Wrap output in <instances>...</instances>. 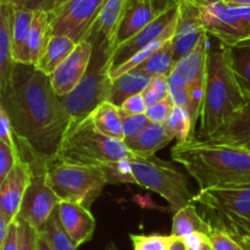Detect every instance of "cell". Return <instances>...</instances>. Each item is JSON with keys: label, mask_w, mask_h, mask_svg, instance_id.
<instances>
[{"label": "cell", "mask_w": 250, "mask_h": 250, "mask_svg": "<svg viewBox=\"0 0 250 250\" xmlns=\"http://www.w3.org/2000/svg\"><path fill=\"white\" fill-rule=\"evenodd\" d=\"M170 250H187V246H186L185 241L182 238H176V237H173Z\"/></svg>", "instance_id": "obj_48"}, {"label": "cell", "mask_w": 250, "mask_h": 250, "mask_svg": "<svg viewBox=\"0 0 250 250\" xmlns=\"http://www.w3.org/2000/svg\"><path fill=\"white\" fill-rule=\"evenodd\" d=\"M15 5L11 0H0V93L11 88L16 63L12 58V27Z\"/></svg>", "instance_id": "obj_17"}, {"label": "cell", "mask_w": 250, "mask_h": 250, "mask_svg": "<svg viewBox=\"0 0 250 250\" xmlns=\"http://www.w3.org/2000/svg\"><path fill=\"white\" fill-rule=\"evenodd\" d=\"M224 46L234 80L248 102L250 99V39Z\"/></svg>", "instance_id": "obj_23"}, {"label": "cell", "mask_w": 250, "mask_h": 250, "mask_svg": "<svg viewBox=\"0 0 250 250\" xmlns=\"http://www.w3.org/2000/svg\"><path fill=\"white\" fill-rule=\"evenodd\" d=\"M77 43L66 36H51L39 58L36 68L50 76L75 50Z\"/></svg>", "instance_id": "obj_25"}, {"label": "cell", "mask_w": 250, "mask_h": 250, "mask_svg": "<svg viewBox=\"0 0 250 250\" xmlns=\"http://www.w3.org/2000/svg\"><path fill=\"white\" fill-rule=\"evenodd\" d=\"M168 250H170V249H168Z\"/></svg>", "instance_id": "obj_54"}, {"label": "cell", "mask_w": 250, "mask_h": 250, "mask_svg": "<svg viewBox=\"0 0 250 250\" xmlns=\"http://www.w3.org/2000/svg\"><path fill=\"white\" fill-rule=\"evenodd\" d=\"M172 160L183 165L199 190L250 185V151L194 138L176 143Z\"/></svg>", "instance_id": "obj_2"}, {"label": "cell", "mask_w": 250, "mask_h": 250, "mask_svg": "<svg viewBox=\"0 0 250 250\" xmlns=\"http://www.w3.org/2000/svg\"><path fill=\"white\" fill-rule=\"evenodd\" d=\"M105 0H68L49 11L51 36H66L76 43L89 36Z\"/></svg>", "instance_id": "obj_11"}, {"label": "cell", "mask_w": 250, "mask_h": 250, "mask_svg": "<svg viewBox=\"0 0 250 250\" xmlns=\"http://www.w3.org/2000/svg\"><path fill=\"white\" fill-rule=\"evenodd\" d=\"M20 222H21L20 250H38L37 248V229H33L28 222L23 221L21 217H20Z\"/></svg>", "instance_id": "obj_39"}, {"label": "cell", "mask_w": 250, "mask_h": 250, "mask_svg": "<svg viewBox=\"0 0 250 250\" xmlns=\"http://www.w3.org/2000/svg\"><path fill=\"white\" fill-rule=\"evenodd\" d=\"M224 4L233 7H248L250 6V0H221Z\"/></svg>", "instance_id": "obj_47"}, {"label": "cell", "mask_w": 250, "mask_h": 250, "mask_svg": "<svg viewBox=\"0 0 250 250\" xmlns=\"http://www.w3.org/2000/svg\"><path fill=\"white\" fill-rule=\"evenodd\" d=\"M104 250H119L117 247L115 246V243H109L106 247H105Z\"/></svg>", "instance_id": "obj_51"}, {"label": "cell", "mask_w": 250, "mask_h": 250, "mask_svg": "<svg viewBox=\"0 0 250 250\" xmlns=\"http://www.w3.org/2000/svg\"><path fill=\"white\" fill-rule=\"evenodd\" d=\"M92 55V41L83 39L77 44L72 54L49 76L51 87L59 98L70 94L77 87L89 67Z\"/></svg>", "instance_id": "obj_13"}, {"label": "cell", "mask_w": 250, "mask_h": 250, "mask_svg": "<svg viewBox=\"0 0 250 250\" xmlns=\"http://www.w3.org/2000/svg\"><path fill=\"white\" fill-rule=\"evenodd\" d=\"M21 159L31 167V182L24 194L19 216L39 231L61 200L49 186L48 171L50 164L33 154Z\"/></svg>", "instance_id": "obj_10"}, {"label": "cell", "mask_w": 250, "mask_h": 250, "mask_svg": "<svg viewBox=\"0 0 250 250\" xmlns=\"http://www.w3.org/2000/svg\"><path fill=\"white\" fill-rule=\"evenodd\" d=\"M48 182L59 199L77 203L88 209L109 185L104 168L60 161H54L49 166Z\"/></svg>", "instance_id": "obj_7"}, {"label": "cell", "mask_w": 250, "mask_h": 250, "mask_svg": "<svg viewBox=\"0 0 250 250\" xmlns=\"http://www.w3.org/2000/svg\"><path fill=\"white\" fill-rule=\"evenodd\" d=\"M151 78L153 77L150 75L138 70L124 73L112 81L109 102L121 107L128 98L143 93L150 83Z\"/></svg>", "instance_id": "obj_24"}, {"label": "cell", "mask_w": 250, "mask_h": 250, "mask_svg": "<svg viewBox=\"0 0 250 250\" xmlns=\"http://www.w3.org/2000/svg\"><path fill=\"white\" fill-rule=\"evenodd\" d=\"M17 160H19L17 149L0 141V183L6 178L10 171L15 167Z\"/></svg>", "instance_id": "obj_36"}, {"label": "cell", "mask_w": 250, "mask_h": 250, "mask_svg": "<svg viewBox=\"0 0 250 250\" xmlns=\"http://www.w3.org/2000/svg\"><path fill=\"white\" fill-rule=\"evenodd\" d=\"M89 116L95 128L104 136L116 141H125L121 109L119 106L110 102H105L100 104Z\"/></svg>", "instance_id": "obj_27"}, {"label": "cell", "mask_w": 250, "mask_h": 250, "mask_svg": "<svg viewBox=\"0 0 250 250\" xmlns=\"http://www.w3.org/2000/svg\"><path fill=\"white\" fill-rule=\"evenodd\" d=\"M34 19V11L23 9V7L15 6L14 27H12V58L16 63V59L19 58L22 50L29 28Z\"/></svg>", "instance_id": "obj_31"}, {"label": "cell", "mask_w": 250, "mask_h": 250, "mask_svg": "<svg viewBox=\"0 0 250 250\" xmlns=\"http://www.w3.org/2000/svg\"><path fill=\"white\" fill-rule=\"evenodd\" d=\"M178 14H180V2L175 6L167 9L166 11L161 12L154 21H151L148 26H146L142 31H139L136 36L132 37L129 41H127L122 45L117 46L114 50V54H112L111 68L126 62L128 59L136 55L138 51L146 48L151 43H154L156 39L160 38L164 32L168 28V26L172 23L173 20L177 17Z\"/></svg>", "instance_id": "obj_16"}, {"label": "cell", "mask_w": 250, "mask_h": 250, "mask_svg": "<svg viewBox=\"0 0 250 250\" xmlns=\"http://www.w3.org/2000/svg\"><path fill=\"white\" fill-rule=\"evenodd\" d=\"M203 27L210 37L224 45L250 39V6L233 7L221 0H195Z\"/></svg>", "instance_id": "obj_9"}, {"label": "cell", "mask_w": 250, "mask_h": 250, "mask_svg": "<svg viewBox=\"0 0 250 250\" xmlns=\"http://www.w3.org/2000/svg\"><path fill=\"white\" fill-rule=\"evenodd\" d=\"M41 232H43L45 234V237L48 238L49 243L51 244L54 250H77L78 247L76 246L75 242L71 239V237L68 236L67 232L65 231V229L62 227V224L60 221V217H59V211L58 208L55 209V211L51 214V216L49 217L48 221L44 224V226L39 229Z\"/></svg>", "instance_id": "obj_30"}, {"label": "cell", "mask_w": 250, "mask_h": 250, "mask_svg": "<svg viewBox=\"0 0 250 250\" xmlns=\"http://www.w3.org/2000/svg\"><path fill=\"white\" fill-rule=\"evenodd\" d=\"M176 65L175 49H173V38L168 41L161 49L154 53L146 61L134 70L143 71L151 77L159 75L170 76Z\"/></svg>", "instance_id": "obj_28"}, {"label": "cell", "mask_w": 250, "mask_h": 250, "mask_svg": "<svg viewBox=\"0 0 250 250\" xmlns=\"http://www.w3.org/2000/svg\"><path fill=\"white\" fill-rule=\"evenodd\" d=\"M173 107H175V103L172 102L170 97L167 99L163 100V102H159L156 104L148 106L146 111V116L153 124H165L166 120L168 119V116L172 112Z\"/></svg>", "instance_id": "obj_37"}, {"label": "cell", "mask_w": 250, "mask_h": 250, "mask_svg": "<svg viewBox=\"0 0 250 250\" xmlns=\"http://www.w3.org/2000/svg\"><path fill=\"white\" fill-rule=\"evenodd\" d=\"M178 2H180V0H153L154 7H155V10L159 14L166 11V10L170 9V7L175 6Z\"/></svg>", "instance_id": "obj_44"}, {"label": "cell", "mask_w": 250, "mask_h": 250, "mask_svg": "<svg viewBox=\"0 0 250 250\" xmlns=\"http://www.w3.org/2000/svg\"><path fill=\"white\" fill-rule=\"evenodd\" d=\"M211 229V225L198 214L194 203L173 214L171 236L176 238H185L192 233H203L209 236Z\"/></svg>", "instance_id": "obj_26"}, {"label": "cell", "mask_w": 250, "mask_h": 250, "mask_svg": "<svg viewBox=\"0 0 250 250\" xmlns=\"http://www.w3.org/2000/svg\"><path fill=\"white\" fill-rule=\"evenodd\" d=\"M37 248L38 250H54L45 234L41 231H37Z\"/></svg>", "instance_id": "obj_45"}, {"label": "cell", "mask_w": 250, "mask_h": 250, "mask_svg": "<svg viewBox=\"0 0 250 250\" xmlns=\"http://www.w3.org/2000/svg\"><path fill=\"white\" fill-rule=\"evenodd\" d=\"M0 104L11 120L17 153L34 154L53 164L71 117L49 76L34 66L16 63L12 85L0 93Z\"/></svg>", "instance_id": "obj_1"}, {"label": "cell", "mask_w": 250, "mask_h": 250, "mask_svg": "<svg viewBox=\"0 0 250 250\" xmlns=\"http://www.w3.org/2000/svg\"><path fill=\"white\" fill-rule=\"evenodd\" d=\"M120 109L124 114L127 115H146L148 105H146L143 94L141 93V94H136L128 98Z\"/></svg>", "instance_id": "obj_40"}, {"label": "cell", "mask_w": 250, "mask_h": 250, "mask_svg": "<svg viewBox=\"0 0 250 250\" xmlns=\"http://www.w3.org/2000/svg\"><path fill=\"white\" fill-rule=\"evenodd\" d=\"M226 231H229V233L233 234H242V236L250 237V221L238 225V226L233 227V229H226Z\"/></svg>", "instance_id": "obj_46"}, {"label": "cell", "mask_w": 250, "mask_h": 250, "mask_svg": "<svg viewBox=\"0 0 250 250\" xmlns=\"http://www.w3.org/2000/svg\"><path fill=\"white\" fill-rule=\"evenodd\" d=\"M133 250H168L172 244L173 237L161 234H129Z\"/></svg>", "instance_id": "obj_32"}, {"label": "cell", "mask_w": 250, "mask_h": 250, "mask_svg": "<svg viewBox=\"0 0 250 250\" xmlns=\"http://www.w3.org/2000/svg\"><path fill=\"white\" fill-rule=\"evenodd\" d=\"M182 239L185 241L187 248H190L193 250H200V248H202L205 243L209 242V236L203 233H192Z\"/></svg>", "instance_id": "obj_43"}, {"label": "cell", "mask_w": 250, "mask_h": 250, "mask_svg": "<svg viewBox=\"0 0 250 250\" xmlns=\"http://www.w3.org/2000/svg\"><path fill=\"white\" fill-rule=\"evenodd\" d=\"M93 43V55L89 67L77 87L65 97L59 98L70 115L71 122L89 116L100 104L109 102L111 90L112 54L114 50L103 37L89 34Z\"/></svg>", "instance_id": "obj_5"}, {"label": "cell", "mask_w": 250, "mask_h": 250, "mask_svg": "<svg viewBox=\"0 0 250 250\" xmlns=\"http://www.w3.org/2000/svg\"><path fill=\"white\" fill-rule=\"evenodd\" d=\"M133 156L136 155L125 142L104 136L88 116L71 122L59 146L55 161L105 168Z\"/></svg>", "instance_id": "obj_4"}, {"label": "cell", "mask_w": 250, "mask_h": 250, "mask_svg": "<svg viewBox=\"0 0 250 250\" xmlns=\"http://www.w3.org/2000/svg\"><path fill=\"white\" fill-rule=\"evenodd\" d=\"M229 232V231H227ZM232 236H234L237 238V241L239 242V243L243 246V248L246 250H250V237H247V236H242V234H233L231 233Z\"/></svg>", "instance_id": "obj_49"}, {"label": "cell", "mask_w": 250, "mask_h": 250, "mask_svg": "<svg viewBox=\"0 0 250 250\" xmlns=\"http://www.w3.org/2000/svg\"><path fill=\"white\" fill-rule=\"evenodd\" d=\"M0 141L9 144L12 148L17 149L16 143H15V134L11 120H10L6 109L1 104H0Z\"/></svg>", "instance_id": "obj_38"}, {"label": "cell", "mask_w": 250, "mask_h": 250, "mask_svg": "<svg viewBox=\"0 0 250 250\" xmlns=\"http://www.w3.org/2000/svg\"><path fill=\"white\" fill-rule=\"evenodd\" d=\"M132 175L136 185L153 190L170 204L173 214L192 204L194 194L189 188L187 176L168 161L156 158L133 156L129 159Z\"/></svg>", "instance_id": "obj_6"}, {"label": "cell", "mask_w": 250, "mask_h": 250, "mask_svg": "<svg viewBox=\"0 0 250 250\" xmlns=\"http://www.w3.org/2000/svg\"><path fill=\"white\" fill-rule=\"evenodd\" d=\"M51 37L50 16L48 11H36L28 36L24 42L16 63L31 65L36 67L39 58Z\"/></svg>", "instance_id": "obj_20"}, {"label": "cell", "mask_w": 250, "mask_h": 250, "mask_svg": "<svg viewBox=\"0 0 250 250\" xmlns=\"http://www.w3.org/2000/svg\"><path fill=\"white\" fill-rule=\"evenodd\" d=\"M17 7L31 10V11H50L54 0H11Z\"/></svg>", "instance_id": "obj_42"}, {"label": "cell", "mask_w": 250, "mask_h": 250, "mask_svg": "<svg viewBox=\"0 0 250 250\" xmlns=\"http://www.w3.org/2000/svg\"><path fill=\"white\" fill-rule=\"evenodd\" d=\"M20 243H21V222L20 217H17L10 226L5 242L0 244V250H20Z\"/></svg>", "instance_id": "obj_41"}, {"label": "cell", "mask_w": 250, "mask_h": 250, "mask_svg": "<svg viewBox=\"0 0 250 250\" xmlns=\"http://www.w3.org/2000/svg\"><path fill=\"white\" fill-rule=\"evenodd\" d=\"M207 33L200 19V10L195 0H180V19L173 37L175 61L190 53Z\"/></svg>", "instance_id": "obj_15"}, {"label": "cell", "mask_w": 250, "mask_h": 250, "mask_svg": "<svg viewBox=\"0 0 250 250\" xmlns=\"http://www.w3.org/2000/svg\"><path fill=\"white\" fill-rule=\"evenodd\" d=\"M142 94H143L148 106L170 98V85H168L167 76H154L149 85Z\"/></svg>", "instance_id": "obj_33"}, {"label": "cell", "mask_w": 250, "mask_h": 250, "mask_svg": "<svg viewBox=\"0 0 250 250\" xmlns=\"http://www.w3.org/2000/svg\"><path fill=\"white\" fill-rule=\"evenodd\" d=\"M164 125L167 131L172 134L173 138L177 139L178 143L195 138V126L193 124V120L189 112L183 107L175 105L172 112Z\"/></svg>", "instance_id": "obj_29"}, {"label": "cell", "mask_w": 250, "mask_h": 250, "mask_svg": "<svg viewBox=\"0 0 250 250\" xmlns=\"http://www.w3.org/2000/svg\"><path fill=\"white\" fill-rule=\"evenodd\" d=\"M58 211L62 227L76 246L81 247L93 238L95 219L88 208L77 203L61 200L58 205Z\"/></svg>", "instance_id": "obj_18"}, {"label": "cell", "mask_w": 250, "mask_h": 250, "mask_svg": "<svg viewBox=\"0 0 250 250\" xmlns=\"http://www.w3.org/2000/svg\"><path fill=\"white\" fill-rule=\"evenodd\" d=\"M200 250H212L211 246H210V242H208V243H205L204 246H203L202 248H200Z\"/></svg>", "instance_id": "obj_52"}, {"label": "cell", "mask_w": 250, "mask_h": 250, "mask_svg": "<svg viewBox=\"0 0 250 250\" xmlns=\"http://www.w3.org/2000/svg\"><path fill=\"white\" fill-rule=\"evenodd\" d=\"M121 116L125 139L139 136L151 124L150 120L146 115H127L121 111Z\"/></svg>", "instance_id": "obj_35"}, {"label": "cell", "mask_w": 250, "mask_h": 250, "mask_svg": "<svg viewBox=\"0 0 250 250\" xmlns=\"http://www.w3.org/2000/svg\"><path fill=\"white\" fill-rule=\"evenodd\" d=\"M209 242L212 250H246L237 241L236 237L219 227L212 226L209 234Z\"/></svg>", "instance_id": "obj_34"}, {"label": "cell", "mask_w": 250, "mask_h": 250, "mask_svg": "<svg viewBox=\"0 0 250 250\" xmlns=\"http://www.w3.org/2000/svg\"><path fill=\"white\" fill-rule=\"evenodd\" d=\"M247 99L229 68L221 42H210L199 137L209 138L229 117L246 105Z\"/></svg>", "instance_id": "obj_3"}, {"label": "cell", "mask_w": 250, "mask_h": 250, "mask_svg": "<svg viewBox=\"0 0 250 250\" xmlns=\"http://www.w3.org/2000/svg\"><path fill=\"white\" fill-rule=\"evenodd\" d=\"M205 33L200 38L198 45L188 55L176 62L175 68L168 76V80L181 82L188 87L193 104V124L200 120L202 104L204 98L205 80H207L208 53H209L210 39Z\"/></svg>", "instance_id": "obj_12"}, {"label": "cell", "mask_w": 250, "mask_h": 250, "mask_svg": "<svg viewBox=\"0 0 250 250\" xmlns=\"http://www.w3.org/2000/svg\"><path fill=\"white\" fill-rule=\"evenodd\" d=\"M172 139L175 138L167 131L165 125L151 122L139 136L125 139L124 142L136 156L150 158L154 156L156 151L168 146Z\"/></svg>", "instance_id": "obj_21"}, {"label": "cell", "mask_w": 250, "mask_h": 250, "mask_svg": "<svg viewBox=\"0 0 250 250\" xmlns=\"http://www.w3.org/2000/svg\"><path fill=\"white\" fill-rule=\"evenodd\" d=\"M205 141L250 151V99Z\"/></svg>", "instance_id": "obj_19"}, {"label": "cell", "mask_w": 250, "mask_h": 250, "mask_svg": "<svg viewBox=\"0 0 250 250\" xmlns=\"http://www.w3.org/2000/svg\"><path fill=\"white\" fill-rule=\"evenodd\" d=\"M29 182L31 167L19 156L15 167L0 183V214L11 224L19 217Z\"/></svg>", "instance_id": "obj_14"}, {"label": "cell", "mask_w": 250, "mask_h": 250, "mask_svg": "<svg viewBox=\"0 0 250 250\" xmlns=\"http://www.w3.org/2000/svg\"><path fill=\"white\" fill-rule=\"evenodd\" d=\"M187 250H193V249H190V248H187Z\"/></svg>", "instance_id": "obj_53"}, {"label": "cell", "mask_w": 250, "mask_h": 250, "mask_svg": "<svg viewBox=\"0 0 250 250\" xmlns=\"http://www.w3.org/2000/svg\"><path fill=\"white\" fill-rule=\"evenodd\" d=\"M67 1H68V0H54L53 7H51L50 11H53V10H55V9H58V7L62 6V5H65Z\"/></svg>", "instance_id": "obj_50"}, {"label": "cell", "mask_w": 250, "mask_h": 250, "mask_svg": "<svg viewBox=\"0 0 250 250\" xmlns=\"http://www.w3.org/2000/svg\"><path fill=\"white\" fill-rule=\"evenodd\" d=\"M193 203L204 209V219L214 227L231 229L250 221V185L199 190Z\"/></svg>", "instance_id": "obj_8"}, {"label": "cell", "mask_w": 250, "mask_h": 250, "mask_svg": "<svg viewBox=\"0 0 250 250\" xmlns=\"http://www.w3.org/2000/svg\"><path fill=\"white\" fill-rule=\"evenodd\" d=\"M127 0H105L89 34L103 37L114 50L117 31L124 19Z\"/></svg>", "instance_id": "obj_22"}]
</instances>
